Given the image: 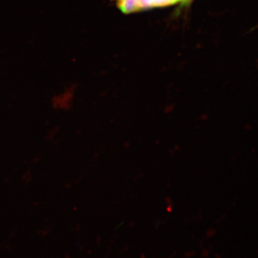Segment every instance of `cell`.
I'll use <instances>...</instances> for the list:
<instances>
[{
    "label": "cell",
    "instance_id": "cell-1",
    "mask_svg": "<svg viewBox=\"0 0 258 258\" xmlns=\"http://www.w3.org/2000/svg\"><path fill=\"white\" fill-rule=\"evenodd\" d=\"M194 0H133L139 11H144L152 8L172 6L180 3L181 7L189 6Z\"/></svg>",
    "mask_w": 258,
    "mask_h": 258
}]
</instances>
